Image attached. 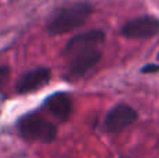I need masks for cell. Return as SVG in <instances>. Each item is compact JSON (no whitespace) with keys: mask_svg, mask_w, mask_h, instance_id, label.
<instances>
[{"mask_svg":"<svg viewBox=\"0 0 159 158\" xmlns=\"http://www.w3.org/2000/svg\"><path fill=\"white\" fill-rule=\"evenodd\" d=\"M106 36L101 30H89L73 36L63 49L64 77L77 81L99 63Z\"/></svg>","mask_w":159,"mask_h":158,"instance_id":"obj_1","label":"cell"},{"mask_svg":"<svg viewBox=\"0 0 159 158\" xmlns=\"http://www.w3.org/2000/svg\"><path fill=\"white\" fill-rule=\"evenodd\" d=\"M92 13L93 6L89 2H75L61 6L53 11L48 20L46 31L49 35H63L71 32L85 24Z\"/></svg>","mask_w":159,"mask_h":158,"instance_id":"obj_2","label":"cell"},{"mask_svg":"<svg viewBox=\"0 0 159 158\" xmlns=\"http://www.w3.org/2000/svg\"><path fill=\"white\" fill-rule=\"evenodd\" d=\"M17 130L20 136L27 142L52 143L57 136L55 123L36 112H28L17 120Z\"/></svg>","mask_w":159,"mask_h":158,"instance_id":"obj_3","label":"cell"},{"mask_svg":"<svg viewBox=\"0 0 159 158\" xmlns=\"http://www.w3.org/2000/svg\"><path fill=\"white\" fill-rule=\"evenodd\" d=\"M137 119V111L133 106H130L129 104L120 102L109 109V112L106 114V116L103 119L102 128H103L105 133L117 134L120 132H123L124 129H127L129 126H131Z\"/></svg>","mask_w":159,"mask_h":158,"instance_id":"obj_4","label":"cell"},{"mask_svg":"<svg viewBox=\"0 0 159 158\" xmlns=\"http://www.w3.org/2000/svg\"><path fill=\"white\" fill-rule=\"evenodd\" d=\"M159 34V18L155 16H140L127 21L120 28V35L129 39H148Z\"/></svg>","mask_w":159,"mask_h":158,"instance_id":"obj_5","label":"cell"},{"mask_svg":"<svg viewBox=\"0 0 159 158\" xmlns=\"http://www.w3.org/2000/svg\"><path fill=\"white\" fill-rule=\"evenodd\" d=\"M50 77H52L50 69L43 67V66L35 67V69L20 76V78L16 83V91L21 95L35 92L36 90L48 86L50 81Z\"/></svg>","mask_w":159,"mask_h":158,"instance_id":"obj_6","label":"cell"},{"mask_svg":"<svg viewBox=\"0 0 159 158\" xmlns=\"http://www.w3.org/2000/svg\"><path fill=\"white\" fill-rule=\"evenodd\" d=\"M43 108L59 120H67L73 112V97L69 92L57 91L45 100Z\"/></svg>","mask_w":159,"mask_h":158,"instance_id":"obj_7","label":"cell"},{"mask_svg":"<svg viewBox=\"0 0 159 158\" xmlns=\"http://www.w3.org/2000/svg\"><path fill=\"white\" fill-rule=\"evenodd\" d=\"M10 74H11L10 67H7V66H0V90H2L3 87L7 84L8 78H10Z\"/></svg>","mask_w":159,"mask_h":158,"instance_id":"obj_8","label":"cell"},{"mask_svg":"<svg viewBox=\"0 0 159 158\" xmlns=\"http://www.w3.org/2000/svg\"><path fill=\"white\" fill-rule=\"evenodd\" d=\"M159 72V64H145L141 67V73L147 74V73H158Z\"/></svg>","mask_w":159,"mask_h":158,"instance_id":"obj_9","label":"cell"},{"mask_svg":"<svg viewBox=\"0 0 159 158\" xmlns=\"http://www.w3.org/2000/svg\"><path fill=\"white\" fill-rule=\"evenodd\" d=\"M158 59H159V53H158Z\"/></svg>","mask_w":159,"mask_h":158,"instance_id":"obj_10","label":"cell"}]
</instances>
